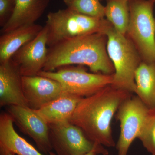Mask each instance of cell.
<instances>
[{"mask_svg": "<svg viewBox=\"0 0 155 155\" xmlns=\"http://www.w3.org/2000/svg\"><path fill=\"white\" fill-rule=\"evenodd\" d=\"M132 96L131 93L108 85L81 100L69 121L93 142L115 147L111 122L121 104Z\"/></svg>", "mask_w": 155, "mask_h": 155, "instance_id": "cell-1", "label": "cell"}, {"mask_svg": "<svg viewBox=\"0 0 155 155\" xmlns=\"http://www.w3.org/2000/svg\"><path fill=\"white\" fill-rule=\"evenodd\" d=\"M107 37L95 33L69 39L48 48L43 69L54 71L64 66H86L93 73L113 75L114 64L107 51Z\"/></svg>", "mask_w": 155, "mask_h": 155, "instance_id": "cell-2", "label": "cell"}, {"mask_svg": "<svg viewBox=\"0 0 155 155\" xmlns=\"http://www.w3.org/2000/svg\"><path fill=\"white\" fill-rule=\"evenodd\" d=\"M102 33L107 37V51L115 68L111 85L135 94V72L143 61L138 51L126 35L118 32L108 21Z\"/></svg>", "mask_w": 155, "mask_h": 155, "instance_id": "cell-3", "label": "cell"}, {"mask_svg": "<svg viewBox=\"0 0 155 155\" xmlns=\"http://www.w3.org/2000/svg\"><path fill=\"white\" fill-rule=\"evenodd\" d=\"M107 19H98L67 8L50 12L47 16V46L52 47L67 40L95 33H101Z\"/></svg>", "mask_w": 155, "mask_h": 155, "instance_id": "cell-4", "label": "cell"}, {"mask_svg": "<svg viewBox=\"0 0 155 155\" xmlns=\"http://www.w3.org/2000/svg\"><path fill=\"white\" fill-rule=\"evenodd\" d=\"M130 20L126 34L143 62H155L153 0H129Z\"/></svg>", "mask_w": 155, "mask_h": 155, "instance_id": "cell-5", "label": "cell"}, {"mask_svg": "<svg viewBox=\"0 0 155 155\" xmlns=\"http://www.w3.org/2000/svg\"><path fill=\"white\" fill-rule=\"evenodd\" d=\"M54 71L42 70L38 75L58 81L65 92L86 97L111 85L113 75L88 72L83 66H67Z\"/></svg>", "mask_w": 155, "mask_h": 155, "instance_id": "cell-6", "label": "cell"}, {"mask_svg": "<svg viewBox=\"0 0 155 155\" xmlns=\"http://www.w3.org/2000/svg\"><path fill=\"white\" fill-rule=\"evenodd\" d=\"M150 109L137 96L128 98L119 107L116 115L120 125L116 145L118 155H127L132 143L138 138Z\"/></svg>", "mask_w": 155, "mask_h": 155, "instance_id": "cell-7", "label": "cell"}, {"mask_svg": "<svg viewBox=\"0 0 155 155\" xmlns=\"http://www.w3.org/2000/svg\"><path fill=\"white\" fill-rule=\"evenodd\" d=\"M50 139L57 155H81L91 150L95 143L69 121L49 125Z\"/></svg>", "mask_w": 155, "mask_h": 155, "instance_id": "cell-8", "label": "cell"}, {"mask_svg": "<svg viewBox=\"0 0 155 155\" xmlns=\"http://www.w3.org/2000/svg\"><path fill=\"white\" fill-rule=\"evenodd\" d=\"M8 113L14 122L33 140L41 151L49 153L52 149L50 139L49 126L35 110L27 106H10Z\"/></svg>", "mask_w": 155, "mask_h": 155, "instance_id": "cell-9", "label": "cell"}, {"mask_svg": "<svg viewBox=\"0 0 155 155\" xmlns=\"http://www.w3.org/2000/svg\"><path fill=\"white\" fill-rule=\"evenodd\" d=\"M47 29L45 26L36 37L20 48L11 60L22 76H35L43 69L47 59Z\"/></svg>", "mask_w": 155, "mask_h": 155, "instance_id": "cell-10", "label": "cell"}, {"mask_svg": "<svg viewBox=\"0 0 155 155\" xmlns=\"http://www.w3.org/2000/svg\"><path fill=\"white\" fill-rule=\"evenodd\" d=\"M23 93L28 107L37 110L66 93L57 81L37 75L22 76Z\"/></svg>", "mask_w": 155, "mask_h": 155, "instance_id": "cell-11", "label": "cell"}, {"mask_svg": "<svg viewBox=\"0 0 155 155\" xmlns=\"http://www.w3.org/2000/svg\"><path fill=\"white\" fill-rule=\"evenodd\" d=\"M22 75L11 59L0 64V105L28 107L22 86Z\"/></svg>", "mask_w": 155, "mask_h": 155, "instance_id": "cell-12", "label": "cell"}, {"mask_svg": "<svg viewBox=\"0 0 155 155\" xmlns=\"http://www.w3.org/2000/svg\"><path fill=\"white\" fill-rule=\"evenodd\" d=\"M14 120L8 113L0 115V154L11 153L17 155H44L20 136L14 127ZM49 155H56L51 152Z\"/></svg>", "mask_w": 155, "mask_h": 155, "instance_id": "cell-13", "label": "cell"}, {"mask_svg": "<svg viewBox=\"0 0 155 155\" xmlns=\"http://www.w3.org/2000/svg\"><path fill=\"white\" fill-rule=\"evenodd\" d=\"M50 0H15L14 12L1 32L6 33L25 25L34 24L44 14Z\"/></svg>", "mask_w": 155, "mask_h": 155, "instance_id": "cell-14", "label": "cell"}, {"mask_svg": "<svg viewBox=\"0 0 155 155\" xmlns=\"http://www.w3.org/2000/svg\"><path fill=\"white\" fill-rule=\"evenodd\" d=\"M43 28L34 23L3 33L0 37V64L10 60L20 48L36 37Z\"/></svg>", "mask_w": 155, "mask_h": 155, "instance_id": "cell-15", "label": "cell"}, {"mask_svg": "<svg viewBox=\"0 0 155 155\" xmlns=\"http://www.w3.org/2000/svg\"><path fill=\"white\" fill-rule=\"evenodd\" d=\"M82 98L66 93L36 111L48 125L67 122Z\"/></svg>", "mask_w": 155, "mask_h": 155, "instance_id": "cell-16", "label": "cell"}, {"mask_svg": "<svg viewBox=\"0 0 155 155\" xmlns=\"http://www.w3.org/2000/svg\"><path fill=\"white\" fill-rule=\"evenodd\" d=\"M135 94L150 109H155V62L142 61L136 71Z\"/></svg>", "mask_w": 155, "mask_h": 155, "instance_id": "cell-17", "label": "cell"}, {"mask_svg": "<svg viewBox=\"0 0 155 155\" xmlns=\"http://www.w3.org/2000/svg\"><path fill=\"white\" fill-rule=\"evenodd\" d=\"M129 0H107L105 17L118 32L126 35L129 20Z\"/></svg>", "mask_w": 155, "mask_h": 155, "instance_id": "cell-18", "label": "cell"}, {"mask_svg": "<svg viewBox=\"0 0 155 155\" xmlns=\"http://www.w3.org/2000/svg\"><path fill=\"white\" fill-rule=\"evenodd\" d=\"M67 8L76 13L98 19L105 17V6L100 0H63Z\"/></svg>", "mask_w": 155, "mask_h": 155, "instance_id": "cell-19", "label": "cell"}, {"mask_svg": "<svg viewBox=\"0 0 155 155\" xmlns=\"http://www.w3.org/2000/svg\"><path fill=\"white\" fill-rule=\"evenodd\" d=\"M138 139L151 155H155V109H150Z\"/></svg>", "mask_w": 155, "mask_h": 155, "instance_id": "cell-20", "label": "cell"}, {"mask_svg": "<svg viewBox=\"0 0 155 155\" xmlns=\"http://www.w3.org/2000/svg\"><path fill=\"white\" fill-rule=\"evenodd\" d=\"M15 5V0H0V25L3 27L10 19Z\"/></svg>", "mask_w": 155, "mask_h": 155, "instance_id": "cell-21", "label": "cell"}, {"mask_svg": "<svg viewBox=\"0 0 155 155\" xmlns=\"http://www.w3.org/2000/svg\"><path fill=\"white\" fill-rule=\"evenodd\" d=\"M109 152L105 148L104 146L99 144L95 143L94 147L90 151L81 155H107Z\"/></svg>", "mask_w": 155, "mask_h": 155, "instance_id": "cell-22", "label": "cell"}, {"mask_svg": "<svg viewBox=\"0 0 155 155\" xmlns=\"http://www.w3.org/2000/svg\"><path fill=\"white\" fill-rule=\"evenodd\" d=\"M5 155H15L14 154L12 153H8L6 154Z\"/></svg>", "mask_w": 155, "mask_h": 155, "instance_id": "cell-23", "label": "cell"}, {"mask_svg": "<svg viewBox=\"0 0 155 155\" xmlns=\"http://www.w3.org/2000/svg\"><path fill=\"white\" fill-rule=\"evenodd\" d=\"M153 1L155 2V0H153Z\"/></svg>", "mask_w": 155, "mask_h": 155, "instance_id": "cell-24", "label": "cell"}, {"mask_svg": "<svg viewBox=\"0 0 155 155\" xmlns=\"http://www.w3.org/2000/svg\"><path fill=\"white\" fill-rule=\"evenodd\" d=\"M100 1H101V0H100Z\"/></svg>", "mask_w": 155, "mask_h": 155, "instance_id": "cell-25", "label": "cell"}]
</instances>
